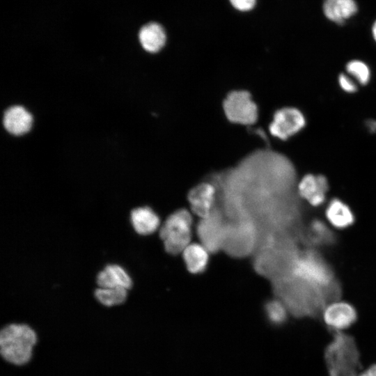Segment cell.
Returning <instances> with one entry per match:
<instances>
[{
  "label": "cell",
  "mask_w": 376,
  "mask_h": 376,
  "mask_svg": "<svg viewBox=\"0 0 376 376\" xmlns=\"http://www.w3.org/2000/svg\"><path fill=\"white\" fill-rule=\"evenodd\" d=\"M36 331L26 322H10L0 328V357L17 366L29 363L38 343Z\"/></svg>",
  "instance_id": "1"
},
{
  "label": "cell",
  "mask_w": 376,
  "mask_h": 376,
  "mask_svg": "<svg viewBox=\"0 0 376 376\" xmlns=\"http://www.w3.org/2000/svg\"><path fill=\"white\" fill-rule=\"evenodd\" d=\"M191 226V215L185 209L178 210L168 217L159 230L167 253H180L190 244Z\"/></svg>",
  "instance_id": "2"
},
{
  "label": "cell",
  "mask_w": 376,
  "mask_h": 376,
  "mask_svg": "<svg viewBox=\"0 0 376 376\" xmlns=\"http://www.w3.org/2000/svg\"><path fill=\"white\" fill-rule=\"evenodd\" d=\"M291 276L320 292L327 288L331 279L327 265L317 255L311 253L294 261L291 267Z\"/></svg>",
  "instance_id": "3"
},
{
  "label": "cell",
  "mask_w": 376,
  "mask_h": 376,
  "mask_svg": "<svg viewBox=\"0 0 376 376\" xmlns=\"http://www.w3.org/2000/svg\"><path fill=\"white\" fill-rule=\"evenodd\" d=\"M224 111L232 123L251 125L258 118V109L251 94L246 91H234L224 101Z\"/></svg>",
  "instance_id": "4"
},
{
  "label": "cell",
  "mask_w": 376,
  "mask_h": 376,
  "mask_svg": "<svg viewBox=\"0 0 376 376\" xmlns=\"http://www.w3.org/2000/svg\"><path fill=\"white\" fill-rule=\"evenodd\" d=\"M306 125L303 113L294 107L277 110L270 123V133L281 140H286L301 130Z\"/></svg>",
  "instance_id": "5"
},
{
  "label": "cell",
  "mask_w": 376,
  "mask_h": 376,
  "mask_svg": "<svg viewBox=\"0 0 376 376\" xmlns=\"http://www.w3.org/2000/svg\"><path fill=\"white\" fill-rule=\"evenodd\" d=\"M226 226L224 225L219 212L213 210L212 213L203 218L198 225V233L203 245L210 252L223 247Z\"/></svg>",
  "instance_id": "6"
},
{
  "label": "cell",
  "mask_w": 376,
  "mask_h": 376,
  "mask_svg": "<svg viewBox=\"0 0 376 376\" xmlns=\"http://www.w3.org/2000/svg\"><path fill=\"white\" fill-rule=\"evenodd\" d=\"M322 315L324 322L338 331L347 329L357 320L355 308L345 301L329 303L324 308Z\"/></svg>",
  "instance_id": "7"
},
{
  "label": "cell",
  "mask_w": 376,
  "mask_h": 376,
  "mask_svg": "<svg viewBox=\"0 0 376 376\" xmlns=\"http://www.w3.org/2000/svg\"><path fill=\"white\" fill-rule=\"evenodd\" d=\"M214 187L207 182L201 183L191 189L188 195L191 208L201 219L209 216L214 210Z\"/></svg>",
  "instance_id": "8"
},
{
  "label": "cell",
  "mask_w": 376,
  "mask_h": 376,
  "mask_svg": "<svg viewBox=\"0 0 376 376\" xmlns=\"http://www.w3.org/2000/svg\"><path fill=\"white\" fill-rule=\"evenodd\" d=\"M328 187L327 180L324 175L308 174L299 182L298 191L311 205L319 206L325 201Z\"/></svg>",
  "instance_id": "9"
},
{
  "label": "cell",
  "mask_w": 376,
  "mask_h": 376,
  "mask_svg": "<svg viewBox=\"0 0 376 376\" xmlns=\"http://www.w3.org/2000/svg\"><path fill=\"white\" fill-rule=\"evenodd\" d=\"M3 126L10 134L19 136L27 133L31 128L33 117L22 106L8 108L3 115Z\"/></svg>",
  "instance_id": "10"
},
{
  "label": "cell",
  "mask_w": 376,
  "mask_h": 376,
  "mask_svg": "<svg viewBox=\"0 0 376 376\" xmlns=\"http://www.w3.org/2000/svg\"><path fill=\"white\" fill-rule=\"evenodd\" d=\"M97 283L100 288H123L129 290L132 280L126 270L118 265H108L97 275Z\"/></svg>",
  "instance_id": "11"
},
{
  "label": "cell",
  "mask_w": 376,
  "mask_h": 376,
  "mask_svg": "<svg viewBox=\"0 0 376 376\" xmlns=\"http://www.w3.org/2000/svg\"><path fill=\"white\" fill-rule=\"evenodd\" d=\"M130 221L134 230L141 235L153 233L160 225L159 216L147 206L133 209L130 213Z\"/></svg>",
  "instance_id": "12"
},
{
  "label": "cell",
  "mask_w": 376,
  "mask_h": 376,
  "mask_svg": "<svg viewBox=\"0 0 376 376\" xmlns=\"http://www.w3.org/2000/svg\"><path fill=\"white\" fill-rule=\"evenodd\" d=\"M139 41L143 48L150 53L159 52L165 45L166 33L157 23H149L139 31Z\"/></svg>",
  "instance_id": "13"
},
{
  "label": "cell",
  "mask_w": 376,
  "mask_h": 376,
  "mask_svg": "<svg viewBox=\"0 0 376 376\" xmlns=\"http://www.w3.org/2000/svg\"><path fill=\"white\" fill-rule=\"evenodd\" d=\"M323 11L329 19L341 24L357 13V6L354 0H324Z\"/></svg>",
  "instance_id": "14"
},
{
  "label": "cell",
  "mask_w": 376,
  "mask_h": 376,
  "mask_svg": "<svg viewBox=\"0 0 376 376\" xmlns=\"http://www.w3.org/2000/svg\"><path fill=\"white\" fill-rule=\"evenodd\" d=\"M325 213L330 224L337 228H347L354 221V217L350 208L337 198L329 202Z\"/></svg>",
  "instance_id": "15"
},
{
  "label": "cell",
  "mask_w": 376,
  "mask_h": 376,
  "mask_svg": "<svg viewBox=\"0 0 376 376\" xmlns=\"http://www.w3.org/2000/svg\"><path fill=\"white\" fill-rule=\"evenodd\" d=\"M183 258L187 269L193 274L205 270L208 263V250L203 245L190 244L183 251Z\"/></svg>",
  "instance_id": "16"
},
{
  "label": "cell",
  "mask_w": 376,
  "mask_h": 376,
  "mask_svg": "<svg viewBox=\"0 0 376 376\" xmlns=\"http://www.w3.org/2000/svg\"><path fill=\"white\" fill-rule=\"evenodd\" d=\"M128 290L123 288H100L95 290L96 300L103 306L111 308L124 304L128 296Z\"/></svg>",
  "instance_id": "17"
},
{
  "label": "cell",
  "mask_w": 376,
  "mask_h": 376,
  "mask_svg": "<svg viewBox=\"0 0 376 376\" xmlns=\"http://www.w3.org/2000/svg\"><path fill=\"white\" fill-rule=\"evenodd\" d=\"M346 71L361 85H366L370 79L368 66L361 61L353 60L346 65Z\"/></svg>",
  "instance_id": "18"
},
{
  "label": "cell",
  "mask_w": 376,
  "mask_h": 376,
  "mask_svg": "<svg viewBox=\"0 0 376 376\" xmlns=\"http://www.w3.org/2000/svg\"><path fill=\"white\" fill-rule=\"evenodd\" d=\"M265 311L269 320L275 324L284 322L288 311L284 304L279 299L268 301L265 305Z\"/></svg>",
  "instance_id": "19"
},
{
  "label": "cell",
  "mask_w": 376,
  "mask_h": 376,
  "mask_svg": "<svg viewBox=\"0 0 376 376\" xmlns=\"http://www.w3.org/2000/svg\"><path fill=\"white\" fill-rule=\"evenodd\" d=\"M310 231L311 237L318 243H327L331 238L327 228L318 220L312 223Z\"/></svg>",
  "instance_id": "20"
},
{
  "label": "cell",
  "mask_w": 376,
  "mask_h": 376,
  "mask_svg": "<svg viewBox=\"0 0 376 376\" xmlns=\"http://www.w3.org/2000/svg\"><path fill=\"white\" fill-rule=\"evenodd\" d=\"M338 84L340 87L347 93H354L357 90V86L350 77L346 74H340L338 76Z\"/></svg>",
  "instance_id": "21"
},
{
  "label": "cell",
  "mask_w": 376,
  "mask_h": 376,
  "mask_svg": "<svg viewBox=\"0 0 376 376\" xmlns=\"http://www.w3.org/2000/svg\"><path fill=\"white\" fill-rule=\"evenodd\" d=\"M230 1L235 8L242 11L252 9L256 3V0H230Z\"/></svg>",
  "instance_id": "22"
},
{
  "label": "cell",
  "mask_w": 376,
  "mask_h": 376,
  "mask_svg": "<svg viewBox=\"0 0 376 376\" xmlns=\"http://www.w3.org/2000/svg\"><path fill=\"white\" fill-rule=\"evenodd\" d=\"M358 376H376V364L372 365Z\"/></svg>",
  "instance_id": "23"
},
{
  "label": "cell",
  "mask_w": 376,
  "mask_h": 376,
  "mask_svg": "<svg viewBox=\"0 0 376 376\" xmlns=\"http://www.w3.org/2000/svg\"><path fill=\"white\" fill-rule=\"evenodd\" d=\"M372 31H373V38L376 41V21L375 22L373 26Z\"/></svg>",
  "instance_id": "24"
}]
</instances>
